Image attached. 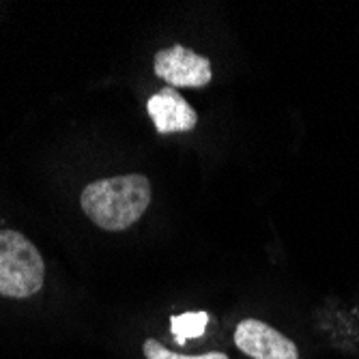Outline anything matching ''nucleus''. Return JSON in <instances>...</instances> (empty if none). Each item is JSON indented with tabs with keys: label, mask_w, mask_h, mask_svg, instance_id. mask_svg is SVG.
Returning a JSON list of instances; mask_svg holds the SVG:
<instances>
[{
	"label": "nucleus",
	"mask_w": 359,
	"mask_h": 359,
	"mask_svg": "<svg viewBox=\"0 0 359 359\" xmlns=\"http://www.w3.org/2000/svg\"><path fill=\"white\" fill-rule=\"evenodd\" d=\"M147 110L155 123L157 134L191 132L196 123H198L196 110L183 100L181 93H177V88H170V86L157 90L149 100Z\"/></svg>",
	"instance_id": "5"
},
{
	"label": "nucleus",
	"mask_w": 359,
	"mask_h": 359,
	"mask_svg": "<svg viewBox=\"0 0 359 359\" xmlns=\"http://www.w3.org/2000/svg\"><path fill=\"white\" fill-rule=\"evenodd\" d=\"M142 353H144V357H147V359H228V355H224V353H207V355H194V357L179 355V353L168 351L164 344H159L155 338L144 340V344H142Z\"/></svg>",
	"instance_id": "7"
},
{
	"label": "nucleus",
	"mask_w": 359,
	"mask_h": 359,
	"mask_svg": "<svg viewBox=\"0 0 359 359\" xmlns=\"http://www.w3.org/2000/svg\"><path fill=\"white\" fill-rule=\"evenodd\" d=\"M46 280L39 250L18 231H0V295L26 299L37 295Z\"/></svg>",
	"instance_id": "2"
},
{
	"label": "nucleus",
	"mask_w": 359,
	"mask_h": 359,
	"mask_svg": "<svg viewBox=\"0 0 359 359\" xmlns=\"http://www.w3.org/2000/svg\"><path fill=\"white\" fill-rule=\"evenodd\" d=\"M155 76L166 80L170 88H203L211 82V62L185 46L159 50L153 58Z\"/></svg>",
	"instance_id": "3"
},
{
	"label": "nucleus",
	"mask_w": 359,
	"mask_h": 359,
	"mask_svg": "<svg viewBox=\"0 0 359 359\" xmlns=\"http://www.w3.org/2000/svg\"><path fill=\"white\" fill-rule=\"evenodd\" d=\"M151 198V181L144 175H121L88 183L80 205L84 215L102 231L118 233L142 217Z\"/></svg>",
	"instance_id": "1"
},
{
	"label": "nucleus",
	"mask_w": 359,
	"mask_h": 359,
	"mask_svg": "<svg viewBox=\"0 0 359 359\" xmlns=\"http://www.w3.org/2000/svg\"><path fill=\"white\" fill-rule=\"evenodd\" d=\"M209 325V314L207 312H187L179 314L170 320V327L175 334V340L179 344H185L189 338H201Z\"/></svg>",
	"instance_id": "6"
},
{
	"label": "nucleus",
	"mask_w": 359,
	"mask_h": 359,
	"mask_svg": "<svg viewBox=\"0 0 359 359\" xmlns=\"http://www.w3.org/2000/svg\"><path fill=\"white\" fill-rule=\"evenodd\" d=\"M235 344L252 359H299L295 342L258 318H245L237 325Z\"/></svg>",
	"instance_id": "4"
}]
</instances>
